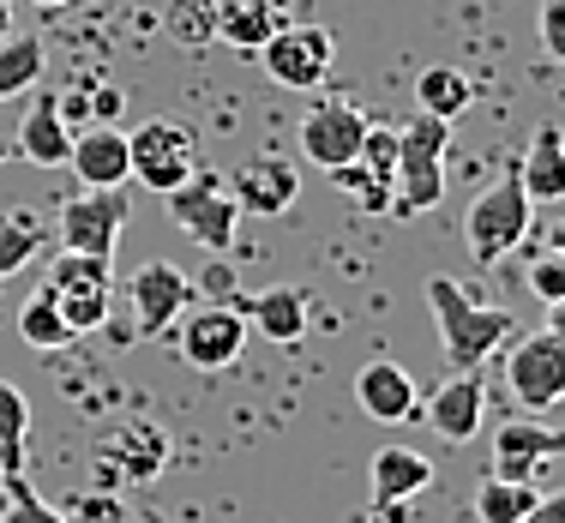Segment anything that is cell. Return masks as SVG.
<instances>
[{"mask_svg": "<svg viewBox=\"0 0 565 523\" xmlns=\"http://www.w3.org/2000/svg\"><path fill=\"white\" fill-rule=\"evenodd\" d=\"M427 307H434L439 349H446L451 373H481L511 338H518V313H511V307L469 301L463 284H451V277H427Z\"/></svg>", "mask_w": 565, "mask_h": 523, "instance_id": "obj_1", "label": "cell"}, {"mask_svg": "<svg viewBox=\"0 0 565 523\" xmlns=\"http://www.w3.org/2000/svg\"><path fill=\"white\" fill-rule=\"evenodd\" d=\"M446 151H451V120H434L415 109L397 127V193L392 211L415 217V211H434L446 199Z\"/></svg>", "mask_w": 565, "mask_h": 523, "instance_id": "obj_2", "label": "cell"}, {"mask_svg": "<svg viewBox=\"0 0 565 523\" xmlns=\"http://www.w3.org/2000/svg\"><path fill=\"white\" fill-rule=\"evenodd\" d=\"M49 295H55L61 319L73 325V338H90V331L109 325L115 313V277H109V259L97 253H55L49 265Z\"/></svg>", "mask_w": 565, "mask_h": 523, "instance_id": "obj_3", "label": "cell"}, {"mask_svg": "<svg viewBox=\"0 0 565 523\" xmlns=\"http://www.w3.org/2000/svg\"><path fill=\"white\" fill-rule=\"evenodd\" d=\"M530 193L518 186V174H505V181H493L488 193H476V205H469L463 217V247L476 265H500L505 253H518V241L530 235Z\"/></svg>", "mask_w": 565, "mask_h": 523, "instance_id": "obj_4", "label": "cell"}, {"mask_svg": "<svg viewBox=\"0 0 565 523\" xmlns=\"http://www.w3.org/2000/svg\"><path fill=\"white\" fill-rule=\"evenodd\" d=\"M127 174L132 181H145L151 193H174V186H186L199 174V139L193 127H181V120H145V127L127 132Z\"/></svg>", "mask_w": 565, "mask_h": 523, "instance_id": "obj_5", "label": "cell"}, {"mask_svg": "<svg viewBox=\"0 0 565 523\" xmlns=\"http://www.w3.org/2000/svg\"><path fill=\"white\" fill-rule=\"evenodd\" d=\"M163 211H169L174 230L205 253H223L228 241H235V223H241V205H235V193H228V181H217L211 169H199L186 186L163 193Z\"/></svg>", "mask_w": 565, "mask_h": 523, "instance_id": "obj_6", "label": "cell"}, {"mask_svg": "<svg viewBox=\"0 0 565 523\" xmlns=\"http://www.w3.org/2000/svg\"><path fill=\"white\" fill-rule=\"evenodd\" d=\"M259 61L282 90H319L338 66V43L326 24H277L259 43Z\"/></svg>", "mask_w": 565, "mask_h": 523, "instance_id": "obj_7", "label": "cell"}, {"mask_svg": "<svg viewBox=\"0 0 565 523\" xmlns=\"http://www.w3.org/2000/svg\"><path fill=\"white\" fill-rule=\"evenodd\" d=\"M505 385L523 409L565 404V338L559 331H518L505 355Z\"/></svg>", "mask_w": 565, "mask_h": 523, "instance_id": "obj_8", "label": "cell"}, {"mask_svg": "<svg viewBox=\"0 0 565 523\" xmlns=\"http://www.w3.org/2000/svg\"><path fill=\"white\" fill-rule=\"evenodd\" d=\"M373 120L355 109L349 97H319L313 109L301 115V127H295V145H301V157L313 169H349L361 157V139H367Z\"/></svg>", "mask_w": 565, "mask_h": 523, "instance_id": "obj_9", "label": "cell"}, {"mask_svg": "<svg viewBox=\"0 0 565 523\" xmlns=\"http://www.w3.org/2000/svg\"><path fill=\"white\" fill-rule=\"evenodd\" d=\"M132 217V199L120 186H85L61 205V247L66 253H97V259H115V241Z\"/></svg>", "mask_w": 565, "mask_h": 523, "instance_id": "obj_10", "label": "cell"}, {"mask_svg": "<svg viewBox=\"0 0 565 523\" xmlns=\"http://www.w3.org/2000/svg\"><path fill=\"white\" fill-rule=\"evenodd\" d=\"M174 349H181L186 367L199 373H223L241 361V349H247V319L235 313V307H186L181 319H174Z\"/></svg>", "mask_w": 565, "mask_h": 523, "instance_id": "obj_11", "label": "cell"}, {"mask_svg": "<svg viewBox=\"0 0 565 523\" xmlns=\"http://www.w3.org/2000/svg\"><path fill=\"white\" fill-rule=\"evenodd\" d=\"M127 301H132V331L139 338H169L174 319L193 307V277L169 259H145L127 277Z\"/></svg>", "mask_w": 565, "mask_h": 523, "instance_id": "obj_12", "label": "cell"}, {"mask_svg": "<svg viewBox=\"0 0 565 523\" xmlns=\"http://www.w3.org/2000/svg\"><path fill=\"white\" fill-rule=\"evenodd\" d=\"M169 434L157 421H120L97 446V488H120V481H157L169 463Z\"/></svg>", "mask_w": 565, "mask_h": 523, "instance_id": "obj_13", "label": "cell"}, {"mask_svg": "<svg viewBox=\"0 0 565 523\" xmlns=\"http://www.w3.org/2000/svg\"><path fill=\"white\" fill-rule=\"evenodd\" d=\"M338 186L355 199L361 211H392V193H397V127H367L361 139V157L349 169H331Z\"/></svg>", "mask_w": 565, "mask_h": 523, "instance_id": "obj_14", "label": "cell"}, {"mask_svg": "<svg viewBox=\"0 0 565 523\" xmlns=\"http://www.w3.org/2000/svg\"><path fill=\"white\" fill-rule=\"evenodd\" d=\"M547 458H565V427H542V421H505L493 434V469L500 481H535V469Z\"/></svg>", "mask_w": 565, "mask_h": 523, "instance_id": "obj_15", "label": "cell"}, {"mask_svg": "<svg viewBox=\"0 0 565 523\" xmlns=\"http://www.w3.org/2000/svg\"><path fill=\"white\" fill-rule=\"evenodd\" d=\"M228 193L253 217H282L295 205V193H301V174H295L289 157H247L235 169V181H228Z\"/></svg>", "mask_w": 565, "mask_h": 523, "instance_id": "obj_16", "label": "cell"}, {"mask_svg": "<svg viewBox=\"0 0 565 523\" xmlns=\"http://www.w3.org/2000/svg\"><path fill=\"white\" fill-rule=\"evenodd\" d=\"M427 427H434L446 446H463V439L481 434V415H488V392H481V373H451L446 385H434L427 397Z\"/></svg>", "mask_w": 565, "mask_h": 523, "instance_id": "obj_17", "label": "cell"}, {"mask_svg": "<svg viewBox=\"0 0 565 523\" xmlns=\"http://www.w3.org/2000/svg\"><path fill=\"white\" fill-rule=\"evenodd\" d=\"M12 151H19L24 163H36V169H66V157H73V127H66L61 97L36 90V103H31V109H24V120H19V139H12Z\"/></svg>", "mask_w": 565, "mask_h": 523, "instance_id": "obj_18", "label": "cell"}, {"mask_svg": "<svg viewBox=\"0 0 565 523\" xmlns=\"http://www.w3.org/2000/svg\"><path fill=\"white\" fill-rule=\"evenodd\" d=\"M355 404H361V415L392 427V421H409V415L422 409V392H415V380L397 361H367V367L355 373Z\"/></svg>", "mask_w": 565, "mask_h": 523, "instance_id": "obj_19", "label": "cell"}, {"mask_svg": "<svg viewBox=\"0 0 565 523\" xmlns=\"http://www.w3.org/2000/svg\"><path fill=\"white\" fill-rule=\"evenodd\" d=\"M247 319L253 331H259L265 343H277V349H295L307 338V289L301 284H277V289H265V295H253L247 301Z\"/></svg>", "mask_w": 565, "mask_h": 523, "instance_id": "obj_20", "label": "cell"}, {"mask_svg": "<svg viewBox=\"0 0 565 523\" xmlns=\"http://www.w3.org/2000/svg\"><path fill=\"white\" fill-rule=\"evenodd\" d=\"M518 186L530 193V205H554V199H565V132L554 127V120L535 127V139L523 145Z\"/></svg>", "mask_w": 565, "mask_h": 523, "instance_id": "obj_21", "label": "cell"}, {"mask_svg": "<svg viewBox=\"0 0 565 523\" xmlns=\"http://www.w3.org/2000/svg\"><path fill=\"white\" fill-rule=\"evenodd\" d=\"M73 174L78 186H127V132L120 127H85L73 139Z\"/></svg>", "mask_w": 565, "mask_h": 523, "instance_id": "obj_22", "label": "cell"}, {"mask_svg": "<svg viewBox=\"0 0 565 523\" xmlns=\"http://www.w3.org/2000/svg\"><path fill=\"white\" fill-rule=\"evenodd\" d=\"M427 488H434V463H427L422 451H409V446H385L380 458H373V500H380V512L422 500Z\"/></svg>", "mask_w": 565, "mask_h": 523, "instance_id": "obj_23", "label": "cell"}, {"mask_svg": "<svg viewBox=\"0 0 565 523\" xmlns=\"http://www.w3.org/2000/svg\"><path fill=\"white\" fill-rule=\"evenodd\" d=\"M277 24H282V0H211V36L253 49V55Z\"/></svg>", "mask_w": 565, "mask_h": 523, "instance_id": "obj_24", "label": "cell"}, {"mask_svg": "<svg viewBox=\"0 0 565 523\" xmlns=\"http://www.w3.org/2000/svg\"><path fill=\"white\" fill-rule=\"evenodd\" d=\"M24 439H31V397L0 380V481L24 476Z\"/></svg>", "mask_w": 565, "mask_h": 523, "instance_id": "obj_25", "label": "cell"}, {"mask_svg": "<svg viewBox=\"0 0 565 523\" xmlns=\"http://www.w3.org/2000/svg\"><path fill=\"white\" fill-rule=\"evenodd\" d=\"M415 103H422V115H434V120H457L476 103V85H469L457 66H427L422 78H415Z\"/></svg>", "mask_w": 565, "mask_h": 523, "instance_id": "obj_26", "label": "cell"}, {"mask_svg": "<svg viewBox=\"0 0 565 523\" xmlns=\"http://www.w3.org/2000/svg\"><path fill=\"white\" fill-rule=\"evenodd\" d=\"M19 338L31 343V349H43V355H49V349L78 343V338H73V325L61 319V307H55V295H49V289H36L31 301L19 307Z\"/></svg>", "mask_w": 565, "mask_h": 523, "instance_id": "obj_27", "label": "cell"}, {"mask_svg": "<svg viewBox=\"0 0 565 523\" xmlns=\"http://www.w3.org/2000/svg\"><path fill=\"white\" fill-rule=\"evenodd\" d=\"M36 85H43V43L36 36H7L0 43V103L24 97Z\"/></svg>", "mask_w": 565, "mask_h": 523, "instance_id": "obj_28", "label": "cell"}, {"mask_svg": "<svg viewBox=\"0 0 565 523\" xmlns=\"http://www.w3.org/2000/svg\"><path fill=\"white\" fill-rule=\"evenodd\" d=\"M36 253H43V217H36V211H12V217H0V277L24 271Z\"/></svg>", "mask_w": 565, "mask_h": 523, "instance_id": "obj_29", "label": "cell"}, {"mask_svg": "<svg viewBox=\"0 0 565 523\" xmlns=\"http://www.w3.org/2000/svg\"><path fill=\"white\" fill-rule=\"evenodd\" d=\"M535 505V488L530 481H500V476H488L476 488V517L481 523H523V512Z\"/></svg>", "mask_w": 565, "mask_h": 523, "instance_id": "obj_30", "label": "cell"}, {"mask_svg": "<svg viewBox=\"0 0 565 523\" xmlns=\"http://www.w3.org/2000/svg\"><path fill=\"white\" fill-rule=\"evenodd\" d=\"M61 523H127V512H120V500L109 488H85V493H73Z\"/></svg>", "mask_w": 565, "mask_h": 523, "instance_id": "obj_31", "label": "cell"}, {"mask_svg": "<svg viewBox=\"0 0 565 523\" xmlns=\"http://www.w3.org/2000/svg\"><path fill=\"white\" fill-rule=\"evenodd\" d=\"M0 488H7V512H0L7 523H61V512H55V505H43V500H36V493H31V481H24V476L0 481Z\"/></svg>", "mask_w": 565, "mask_h": 523, "instance_id": "obj_32", "label": "cell"}, {"mask_svg": "<svg viewBox=\"0 0 565 523\" xmlns=\"http://www.w3.org/2000/svg\"><path fill=\"white\" fill-rule=\"evenodd\" d=\"M120 109H127V90L120 85H90L85 103H78V120H90V127H115Z\"/></svg>", "mask_w": 565, "mask_h": 523, "instance_id": "obj_33", "label": "cell"}, {"mask_svg": "<svg viewBox=\"0 0 565 523\" xmlns=\"http://www.w3.org/2000/svg\"><path fill=\"white\" fill-rule=\"evenodd\" d=\"M530 295H535V301H547V307L565 301V259H559V253H547V259L530 265Z\"/></svg>", "mask_w": 565, "mask_h": 523, "instance_id": "obj_34", "label": "cell"}, {"mask_svg": "<svg viewBox=\"0 0 565 523\" xmlns=\"http://www.w3.org/2000/svg\"><path fill=\"white\" fill-rule=\"evenodd\" d=\"M542 55L565 66V0H542Z\"/></svg>", "mask_w": 565, "mask_h": 523, "instance_id": "obj_35", "label": "cell"}, {"mask_svg": "<svg viewBox=\"0 0 565 523\" xmlns=\"http://www.w3.org/2000/svg\"><path fill=\"white\" fill-rule=\"evenodd\" d=\"M169 31L181 36V43H199V36H211V12H186V0H169Z\"/></svg>", "mask_w": 565, "mask_h": 523, "instance_id": "obj_36", "label": "cell"}, {"mask_svg": "<svg viewBox=\"0 0 565 523\" xmlns=\"http://www.w3.org/2000/svg\"><path fill=\"white\" fill-rule=\"evenodd\" d=\"M523 523H565V488L559 493H535V505L523 512Z\"/></svg>", "mask_w": 565, "mask_h": 523, "instance_id": "obj_37", "label": "cell"}, {"mask_svg": "<svg viewBox=\"0 0 565 523\" xmlns=\"http://www.w3.org/2000/svg\"><path fill=\"white\" fill-rule=\"evenodd\" d=\"M205 289H211V295H228V289H235V277H228V271H217V265H211V271H205Z\"/></svg>", "mask_w": 565, "mask_h": 523, "instance_id": "obj_38", "label": "cell"}, {"mask_svg": "<svg viewBox=\"0 0 565 523\" xmlns=\"http://www.w3.org/2000/svg\"><path fill=\"white\" fill-rule=\"evenodd\" d=\"M547 247H554L559 259H565V217H554V223H547Z\"/></svg>", "mask_w": 565, "mask_h": 523, "instance_id": "obj_39", "label": "cell"}, {"mask_svg": "<svg viewBox=\"0 0 565 523\" xmlns=\"http://www.w3.org/2000/svg\"><path fill=\"white\" fill-rule=\"evenodd\" d=\"M12 36V0H0V43Z\"/></svg>", "mask_w": 565, "mask_h": 523, "instance_id": "obj_40", "label": "cell"}, {"mask_svg": "<svg viewBox=\"0 0 565 523\" xmlns=\"http://www.w3.org/2000/svg\"><path fill=\"white\" fill-rule=\"evenodd\" d=\"M31 7H43V12H55V7H73V0H31Z\"/></svg>", "mask_w": 565, "mask_h": 523, "instance_id": "obj_41", "label": "cell"}, {"mask_svg": "<svg viewBox=\"0 0 565 523\" xmlns=\"http://www.w3.org/2000/svg\"><path fill=\"white\" fill-rule=\"evenodd\" d=\"M7 157H12V145H7V139H0V163H7Z\"/></svg>", "mask_w": 565, "mask_h": 523, "instance_id": "obj_42", "label": "cell"}, {"mask_svg": "<svg viewBox=\"0 0 565 523\" xmlns=\"http://www.w3.org/2000/svg\"><path fill=\"white\" fill-rule=\"evenodd\" d=\"M373 523H385V517H373Z\"/></svg>", "mask_w": 565, "mask_h": 523, "instance_id": "obj_43", "label": "cell"}, {"mask_svg": "<svg viewBox=\"0 0 565 523\" xmlns=\"http://www.w3.org/2000/svg\"><path fill=\"white\" fill-rule=\"evenodd\" d=\"M0 523H7V517H0Z\"/></svg>", "mask_w": 565, "mask_h": 523, "instance_id": "obj_44", "label": "cell"}]
</instances>
